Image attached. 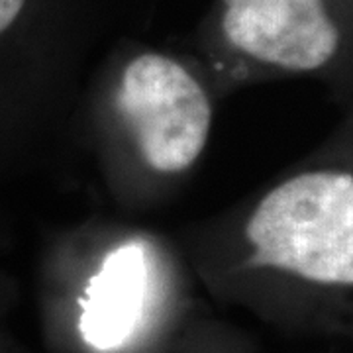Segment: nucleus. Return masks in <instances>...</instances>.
Here are the masks:
<instances>
[{
	"mask_svg": "<svg viewBox=\"0 0 353 353\" xmlns=\"http://www.w3.org/2000/svg\"><path fill=\"white\" fill-rule=\"evenodd\" d=\"M250 265L353 294V159L308 165L265 192L243 228Z\"/></svg>",
	"mask_w": 353,
	"mask_h": 353,
	"instance_id": "f257e3e1",
	"label": "nucleus"
},
{
	"mask_svg": "<svg viewBox=\"0 0 353 353\" xmlns=\"http://www.w3.org/2000/svg\"><path fill=\"white\" fill-rule=\"evenodd\" d=\"M118 108L143 161L159 173H181L206 148L212 106L206 90L175 59L141 53L126 67Z\"/></svg>",
	"mask_w": 353,
	"mask_h": 353,
	"instance_id": "f03ea898",
	"label": "nucleus"
},
{
	"mask_svg": "<svg viewBox=\"0 0 353 353\" xmlns=\"http://www.w3.org/2000/svg\"><path fill=\"white\" fill-rule=\"evenodd\" d=\"M222 28L240 53L287 73L324 71L341 48L326 0H226Z\"/></svg>",
	"mask_w": 353,
	"mask_h": 353,
	"instance_id": "7ed1b4c3",
	"label": "nucleus"
},
{
	"mask_svg": "<svg viewBox=\"0 0 353 353\" xmlns=\"http://www.w3.org/2000/svg\"><path fill=\"white\" fill-rule=\"evenodd\" d=\"M145 301V259L136 245L106 257L83 303L81 332L88 345L110 352L120 347L138 326Z\"/></svg>",
	"mask_w": 353,
	"mask_h": 353,
	"instance_id": "20e7f679",
	"label": "nucleus"
},
{
	"mask_svg": "<svg viewBox=\"0 0 353 353\" xmlns=\"http://www.w3.org/2000/svg\"><path fill=\"white\" fill-rule=\"evenodd\" d=\"M24 4L26 0H0V34H4L16 22Z\"/></svg>",
	"mask_w": 353,
	"mask_h": 353,
	"instance_id": "39448f33",
	"label": "nucleus"
}]
</instances>
